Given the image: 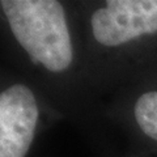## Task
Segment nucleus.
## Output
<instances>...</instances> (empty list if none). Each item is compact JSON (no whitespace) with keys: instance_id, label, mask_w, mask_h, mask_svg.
I'll list each match as a JSON object with an SVG mask.
<instances>
[{"instance_id":"nucleus-1","label":"nucleus","mask_w":157,"mask_h":157,"mask_svg":"<svg viewBox=\"0 0 157 157\" xmlns=\"http://www.w3.org/2000/svg\"><path fill=\"white\" fill-rule=\"evenodd\" d=\"M16 41L34 62L62 72L72 62V45L62 4L55 0H2Z\"/></svg>"},{"instance_id":"nucleus-2","label":"nucleus","mask_w":157,"mask_h":157,"mask_svg":"<svg viewBox=\"0 0 157 157\" xmlns=\"http://www.w3.org/2000/svg\"><path fill=\"white\" fill-rule=\"evenodd\" d=\"M38 106L28 86L16 84L0 94V157H25L34 137Z\"/></svg>"},{"instance_id":"nucleus-3","label":"nucleus","mask_w":157,"mask_h":157,"mask_svg":"<svg viewBox=\"0 0 157 157\" xmlns=\"http://www.w3.org/2000/svg\"><path fill=\"white\" fill-rule=\"evenodd\" d=\"M92 32L101 45L118 46L132 39L106 7L100 8L92 14Z\"/></svg>"},{"instance_id":"nucleus-4","label":"nucleus","mask_w":157,"mask_h":157,"mask_svg":"<svg viewBox=\"0 0 157 157\" xmlns=\"http://www.w3.org/2000/svg\"><path fill=\"white\" fill-rule=\"evenodd\" d=\"M122 8L140 24L143 34L157 33V0H119Z\"/></svg>"},{"instance_id":"nucleus-5","label":"nucleus","mask_w":157,"mask_h":157,"mask_svg":"<svg viewBox=\"0 0 157 157\" xmlns=\"http://www.w3.org/2000/svg\"><path fill=\"white\" fill-rule=\"evenodd\" d=\"M135 118L145 135L157 140V92H147L135 105Z\"/></svg>"}]
</instances>
